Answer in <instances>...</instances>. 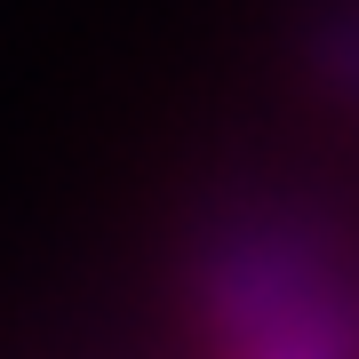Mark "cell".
<instances>
[{
    "label": "cell",
    "instance_id": "1",
    "mask_svg": "<svg viewBox=\"0 0 359 359\" xmlns=\"http://www.w3.org/2000/svg\"><path fill=\"white\" fill-rule=\"evenodd\" d=\"M176 287L208 359H359V231L304 192L208 200Z\"/></svg>",
    "mask_w": 359,
    "mask_h": 359
}]
</instances>
